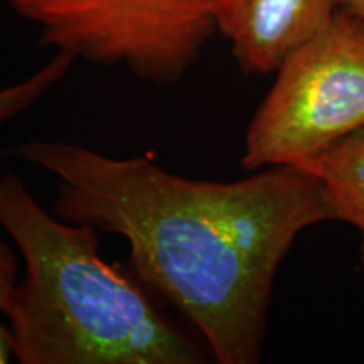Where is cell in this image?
<instances>
[{
	"instance_id": "obj_1",
	"label": "cell",
	"mask_w": 364,
	"mask_h": 364,
	"mask_svg": "<svg viewBox=\"0 0 364 364\" xmlns=\"http://www.w3.org/2000/svg\"><path fill=\"white\" fill-rule=\"evenodd\" d=\"M12 156L53 176L58 218L129 243L134 275L220 364L260 361L282 262L302 231L332 221L321 182L297 166L216 182L61 140H27Z\"/></svg>"
},
{
	"instance_id": "obj_2",
	"label": "cell",
	"mask_w": 364,
	"mask_h": 364,
	"mask_svg": "<svg viewBox=\"0 0 364 364\" xmlns=\"http://www.w3.org/2000/svg\"><path fill=\"white\" fill-rule=\"evenodd\" d=\"M0 226L26 265L4 312L19 363L206 361L142 282L102 258L97 228L48 213L12 172L0 174Z\"/></svg>"
},
{
	"instance_id": "obj_3",
	"label": "cell",
	"mask_w": 364,
	"mask_h": 364,
	"mask_svg": "<svg viewBox=\"0 0 364 364\" xmlns=\"http://www.w3.org/2000/svg\"><path fill=\"white\" fill-rule=\"evenodd\" d=\"M245 135L241 166H302L364 127V19L339 9L275 71Z\"/></svg>"
},
{
	"instance_id": "obj_4",
	"label": "cell",
	"mask_w": 364,
	"mask_h": 364,
	"mask_svg": "<svg viewBox=\"0 0 364 364\" xmlns=\"http://www.w3.org/2000/svg\"><path fill=\"white\" fill-rule=\"evenodd\" d=\"M56 53L172 85L216 33L211 0H7Z\"/></svg>"
},
{
	"instance_id": "obj_5",
	"label": "cell",
	"mask_w": 364,
	"mask_h": 364,
	"mask_svg": "<svg viewBox=\"0 0 364 364\" xmlns=\"http://www.w3.org/2000/svg\"><path fill=\"white\" fill-rule=\"evenodd\" d=\"M339 0H211L216 31L230 41L245 75L265 76L321 33Z\"/></svg>"
},
{
	"instance_id": "obj_6",
	"label": "cell",
	"mask_w": 364,
	"mask_h": 364,
	"mask_svg": "<svg viewBox=\"0 0 364 364\" xmlns=\"http://www.w3.org/2000/svg\"><path fill=\"white\" fill-rule=\"evenodd\" d=\"M297 167L312 172L321 182L332 220L356 228L364 265V127Z\"/></svg>"
},
{
	"instance_id": "obj_7",
	"label": "cell",
	"mask_w": 364,
	"mask_h": 364,
	"mask_svg": "<svg viewBox=\"0 0 364 364\" xmlns=\"http://www.w3.org/2000/svg\"><path fill=\"white\" fill-rule=\"evenodd\" d=\"M73 63H75V58L70 54L56 53L41 70L16 85L0 88V125L38 103L49 90L65 78Z\"/></svg>"
},
{
	"instance_id": "obj_8",
	"label": "cell",
	"mask_w": 364,
	"mask_h": 364,
	"mask_svg": "<svg viewBox=\"0 0 364 364\" xmlns=\"http://www.w3.org/2000/svg\"><path fill=\"white\" fill-rule=\"evenodd\" d=\"M17 273H19V260L16 253L4 241H0V364L11 363L14 358L11 334H9L7 326L2 322V317L14 287L19 282Z\"/></svg>"
},
{
	"instance_id": "obj_9",
	"label": "cell",
	"mask_w": 364,
	"mask_h": 364,
	"mask_svg": "<svg viewBox=\"0 0 364 364\" xmlns=\"http://www.w3.org/2000/svg\"><path fill=\"white\" fill-rule=\"evenodd\" d=\"M339 9L364 19V0H339Z\"/></svg>"
}]
</instances>
